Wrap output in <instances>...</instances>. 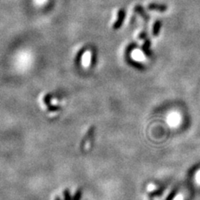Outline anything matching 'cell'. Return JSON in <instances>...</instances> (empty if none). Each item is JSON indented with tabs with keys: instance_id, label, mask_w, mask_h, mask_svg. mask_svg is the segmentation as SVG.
<instances>
[{
	"instance_id": "1",
	"label": "cell",
	"mask_w": 200,
	"mask_h": 200,
	"mask_svg": "<svg viewBox=\"0 0 200 200\" xmlns=\"http://www.w3.org/2000/svg\"><path fill=\"white\" fill-rule=\"evenodd\" d=\"M125 17V12L124 9H120L118 13V19L116 23L113 25V29H118L121 26H122L123 23H124V19Z\"/></svg>"
},
{
	"instance_id": "2",
	"label": "cell",
	"mask_w": 200,
	"mask_h": 200,
	"mask_svg": "<svg viewBox=\"0 0 200 200\" xmlns=\"http://www.w3.org/2000/svg\"><path fill=\"white\" fill-rule=\"evenodd\" d=\"M148 8L149 10H156V11H160V12H165L168 9V7L166 5L157 4V3H150L148 6Z\"/></svg>"
},
{
	"instance_id": "3",
	"label": "cell",
	"mask_w": 200,
	"mask_h": 200,
	"mask_svg": "<svg viewBox=\"0 0 200 200\" xmlns=\"http://www.w3.org/2000/svg\"><path fill=\"white\" fill-rule=\"evenodd\" d=\"M161 26H162V22L161 21H156V22L154 23V28H153V35L154 36H158L159 34V31L161 29Z\"/></svg>"
},
{
	"instance_id": "4",
	"label": "cell",
	"mask_w": 200,
	"mask_h": 200,
	"mask_svg": "<svg viewBox=\"0 0 200 200\" xmlns=\"http://www.w3.org/2000/svg\"><path fill=\"white\" fill-rule=\"evenodd\" d=\"M134 11H135L136 13H139V14H141L142 17L144 18V19L146 20V21H148V20L149 19V17L148 16V15H147V13H145L144 8H143V7H142V6H139V5L136 6V7H135V8H134Z\"/></svg>"
},
{
	"instance_id": "5",
	"label": "cell",
	"mask_w": 200,
	"mask_h": 200,
	"mask_svg": "<svg viewBox=\"0 0 200 200\" xmlns=\"http://www.w3.org/2000/svg\"><path fill=\"white\" fill-rule=\"evenodd\" d=\"M149 47H150V40L149 39H145V42H144V45H143V50H144V54L146 55H150Z\"/></svg>"
},
{
	"instance_id": "6",
	"label": "cell",
	"mask_w": 200,
	"mask_h": 200,
	"mask_svg": "<svg viewBox=\"0 0 200 200\" xmlns=\"http://www.w3.org/2000/svg\"><path fill=\"white\" fill-rule=\"evenodd\" d=\"M146 36H147V34L145 32H143L140 34L139 35V39H146Z\"/></svg>"
}]
</instances>
